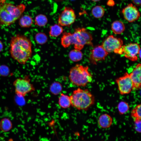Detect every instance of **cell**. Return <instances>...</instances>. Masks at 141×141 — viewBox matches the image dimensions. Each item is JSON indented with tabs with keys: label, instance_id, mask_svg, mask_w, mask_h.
I'll use <instances>...</instances> for the list:
<instances>
[{
	"label": "cell",
	"instance_id": "5bb4252c",
	"mask_svg": "<svg viewBox=\"0 0 141 141\" xmlns=\"http://www.w3.org/2000/svg\"><path fill=\"white\" fill-rule=\"evenodd\" d=\"M113 122L111 116L107 114H104L101 115L98 120L99 126L103 128H107L110 127Z\"/></svg>",
	"mask_w": 141,
	"mask_h": 141
},
{
	"label": "cell",
	"instance_id": "d6986e66",
	"mask_svg": "<svg viewBox=\"0 0 141 141\" xmlns=\"http://www.w3.org/2000/svg\"><path fill=\"white\" fill-rule=\"evenodd\" d=\"M33 23L32 18L28 15L22 16L20 19L19 24L22 27L28 28L30 27Z\"/></svg>",
	"mask_w": 141,
	"mask_h": 141
},
{
	"label": "cell",
	"instance_id": "ba28073f",
	"mask_svg": "<svg viewBox=\"0 0 141 141\" xmlns=\"http://www.w3.org/2000/svg\"><path fill=\"white\" fill-rule=\"evenodd\" d=\"M116 82L119 92L121 95L128 94L133 90L132 82L129 74L127 72L117 79Z\"/></svg>",
	"mask_w": 141,
	"mask_h": 141
},
{
	"label": "cell",
	"instance_id": "484cf974",
	"mask_svg": "<svg viewBox=\"0 0 141 141\" xmlns=\"http://www.w3.org/2000/svg\"><path fill=\"white\" fill-rule=\"evenodd\" d=\"M117 107L119 113L120 115L125 114L130 109V106L128 103L124 101L120 102L118 104Z\"/></svg>",
	"mask_w": 141,
	"mask_h": 141
},
{
	"label": "cell",
	"instance_id": "d6a6232c",
	"mask_svg": "<svg viewBox=\"0 0 141 141\" xmlns=\"http://www.w3.org/2000/svg\"><path fill=\"white\" fill-rule=\"evenodd\" d=\"M91 0L93 2H96L99 1L101 0Z\"/></svg>",
	"mask_w": 141,
	"mask_h": 141
},
{
	"label": "cell",
	"instance_id": "4fadbf2b",
	"mask_svg": "<svg viewBox=\"0 0 141 141\" xmlns=\"http://www.w3.org/2000/svg\"><path fill=\"white\" fill-rule=\"evenodd\" d=\"M133 83V90H138L141 86V66L137 65L133 71L129 74Z\"/></svg>",
	"mask_w": 141,
	"mask_h": 141
},
{
	"label": "cell",
	"instance_id": "30bf717a",
	"mask_svg": "<svg viewBox=\"0 0 141 141\" xmlns=\"http://www.w3.org/2000/svg\"><path fill=\"white\" fill-rule=\"evenodd\" d=\"M140 49L139 45L137 43L123 45L121 47V55L131 61H136L138 60L137 55Z\"/></svg>",
	"mask_w": 141,
	"mask_h": 141
},
{
	"label": "cell",
	"instance_id": "7402d4cb",
	"mask_svg": "<svg viewBox=\"0 0 141 141\" xmlns=\"http://www.w3.org/2000/svg\"><path fill=\"white\" fill-rule=\"evenodd\" d=\"M35 24L40 27L45 26L48 22V19L46 16L43 14L37 15L35 19Z\"/></svg>",
	"mask_w": 141,
	"mask_h": 141
},
{
	"label": "cell",
	"instance_id": "6da1fadb",
	"mask_svg": "<svg viewBox=\"0 0 141 141\" xmlns=\"http://www.w3.org/2000/svg\"><path fill=\"white\" fill-rule=\"evenodd\" d=\"M10 44L11 57L20 63L25 64L32 54L31 40L25 35L17 34L11 38Z\"/></svg>",
	"mask_w": 141,
	"mask_h": 141
},
{
	"label": "cell",
	"instance_id": "f546056e",
	"mask_svg": "<svg viewBox=\"0 0 141 141\" xmlns=\"http://www.w3.org/2000/svg\"><path fill=\"white\" fill-rule=\"evenodd\" d=\"M133 2L136 6H139L141 5V0H132Z\"/></svg>",
	"mask_w": 141,
	"mask_h": 141
},
{
	"label": "cell",
	"instance_id": "f1b7e54d",
	"mask_svg": "<svg viewBox=\"0 0 141 141\" xmlns=\"http://www.w3.org/2000/svg\"><path fill=\"white\" fill-rule=\"evenodd\" d=\"M134 128L137 132H141V120H137L134 121Z\"/></svg>",
	"mask_w": 141,
	"mask_h": 141
},
{
	"label": "cell",
	"instance_id": "277c9868",
	"mask_svg": "<svg viewBox=\"0 0 141 141\" xmlns=\"http://www.w3.org/2000/svg\"><path fill=\"white\" fill-rule=\"evenodd\" d=\"M69 78L70 82L75 86H85L92 80V75L88 66L77 64L70 69Z\"/></svg>",
	"mask_w": 141,
	"mask_h": 141
},
{
	"label": "cell",
	"instance_id": "d4e9b609",
	"mask_svg": "<svg viewBox=\"0 0 141 141\" xmlns=\"http://www.w3.org/2000/svg\"><path fill=\"white\" fill-rule=\"evenodd\" d=\"M62 86L61 84L57 81L51 84L50 87L51 93L55 95H58L62 90Z\"/></svg>",
	"mask_w": 141,
	"mask_h": 141
},
{
	"label": "cell",
	"instance_id": "e575fe53",
	"mask_svg": "<svg viewBox=\"0 0 141 141\" xmlns=\"http://www.w3.org/2000/svg\"><path fill=\"white\" fill-rule=\"evenodd\" d=\"M1 0H0V7L1 6Z\"/></svg>",
	"mask_w": 141,
	"mask_h": 141
},
{
	"label": "cell",
	"instance_id": "e0dca14e",
	"mask_svg": "<svg viewBox=\"0 0 141 141\" xmlns=\"http://www.w3.org/2000/svg\"><path fill=\"white\" fill-rule=\"evenodd\" d=\"M112 30L115 34H120L124 31L125 26L122 22L117 20L114 21L112 24L111 26Z\"/></svg>",
	"mask_w": 141,
	"mask_h": 141
},
{
	"label": "cell",
	"instance_id": "52a82bcc",
	"mask_svg": "<svg viewBox=\"0 0 141 141\" xmlns=\"http://www.w3.org/2000/svg\"><path fill=\"white\" fill-rule=\"evenodd\" d=\"M76 19L74 10L70 7H65L58 16V24L62 26L68 27L74 22Z\"/></svg>",
	"mask_w": 141,
	"mask_h": 141
},
{
	"label": "cell",
	"instance_id": "836d02e7",
	"mask_svg": "<svg viewBox=\"0 0 141 141\" xmlns=\"http://www.w3.org/2000/svg\"><path fill=\"white\" fill-rule=\"evenodd\" d=\"M55 0L57 2H60V1H62L63 0Z\"/></svg>",
	"mask_w": 141,
	"mask_h": 141
},
{
	"label": "cell",
	"instance_id": "8992f818",
	"mask_svg": "<svg viewBox=\"0 0 141 141\" xmlns=\"http://www.w3.org/2000/svg\"><path fill=\"white\" fill-rule=\"evenodd\" d=\"M13 84L15 93L19 97H24L27 94L35 90L28 75H26L24 78L16 79L14 81Z\"/></svg>",
	"mask_w": 141,
	"mask_h": 141
},
{
	"label": "cell",
	"instance_id": "4dcf8cb0",
	"mask_svg": "<svg viewBox=\"0 0 141 141\" xmlns=\"http://www.w3.org/2000/svg\"><path fill=\"white\" fill-rule=\"evenodd\" d=\"M3 44L2 42L0 40V52L3 50Z\"/></svg>",
	"mask_w": 141,
	"mask_h": 141
},
{
	"label": "cell",
	"instance_id": "5b68a950",
	"mask_svg": "<svg viewBox=\"0 0 141 141\" xmlns=\"http://www.w3.org/2000/svg\"><path fill=\"white\" fill-rule=\"evenodd\" d=\"M73 34V44L75 49L81 50L85 45L93 46L92 36L85 28H76Z\"/></svg>",
	"mask_w": 141,
	"mask_h": 141
},
{
	"label": "cell",
	"instance_id": "603a6c76",
	"mask_svg": "<svg viewBox=\"0 0 141 141\" xmlns=\"http://www.w3.org/2000/svg\"><path fill=\"white\" fill-rule=\"evenodd\" d=\"M91 13L95 17L99 18L103 16L105 13V10L103 7L101 6L97 5L92 9Z\"/></svg>",
	"mask_w": 141,
	"mask_h": 141
},
{
	"label": "cell",
	"instance_id": "7c38bea8",
	"mask_svg": "<svg viewBox=\"0 0 141 141\" xmlns=\"http://www.w3.org/2000/svg\"><path fill=\"white\" fill-rule=\"evenodd\" d=\"M108 54V53L101 45L98 46L94 48L91 51L90 60L92 63L95 64L98 61L104 60Z\"/></svg>",
	"mask_w": 141,
	"mask_h": 141
},
{
	"label": "cell",
	"instance_id": "3957f363",
	"mask_svg": "<svg viewBox=\"0 0 141 141\" xmlns=\"http://www.w3.org/2000/svg\"><path fill=\"white\" fill-rule=\"evenodd\" d=\"M22 4L17 6L5 3L0 7V27L8 26L19 19L25 9Z\"/></svg>",
	"mask_w": 141,
	"mask_h": 141
},
{
	"label": "cell",
	"instance_id": "7a4b0ae2",
	"mask_svg": "<svg viewBox=\"0 0 141 141\" xmlns=\"http://www.w3.org/2000/svg\"><path fill=\"white\" fill-rule=\"evenodd\" d=\"M70 97L71 106L79 110H86L95 102L94 96L87 89L79 87L74 90Z\"/></svg>",
	"mask_w": 141,
	"mask_h": 141
},
{
	"label": "cell",
	"instance_id": "83f0119b",
	"mask_svg": "<svg viewBox=\"0 0 141 141\" xmlns=\"http://www.w3.org/2000/svg\"><path fill=\"white\" fill-rule=\"evenodd\" d=\"M10 69L7 66L2 65L0 66V75L2 76L6 77L10 73Z\"/></svg>",
	"mask_w": 141,
	"mask_h": 141
},
{
	"label": "cell",
	"instance_id": "2e32d148",
	"mask_svg": "<svg viewBox=\"0 0 141 141\" xmlns=\"http://www.w3.org/2000/svg\"><path fill=\"white\" fill-rule=\"evenodd\" d=\"M58 104L60 107L62 108H69L71 106L70 96L61 93L58 98Z\"/></svg>",
	"mask_w": 141,
	"mask_h": 141
},
{
	"label": "cell",
	"instance_id": "8fae6325",
	"mask_svg": "<svg viewBox=\"0 0 141 141\" xmlns=\"http://www.w3.org/2000/svg\"><path fill=\"white\" fill-rule=\"evenodd\" d=\"M125 19L129 22H133L138 20L140 14L137 8L132 4H129L122 10Z\"/></svg>",
	"mask_w": 141,
	"mask_h": 141
},
{
	"label": "cell",
	"instance_id": "9c48e42d",
	"mask_svg": "<svg viewBox=\"0 0 141 141\" xmlns=\"http://www.w3.org/2000/svg\"><path fill=\"white\" fill-rule=\"evenodd\" d=\"M123 41L120 38L116 37L113 35L107 37L104 41L102 46L108 53L115 52L122 47Z\"/></svg>",
	"mask_w": 141,
	"mask_h": 141
},
{
	"label": "cell",
	"instance_id": "ac0fdd59",
	"mask_svg": "<svg viewBox=\"0 0 141 141\" xmlns=\"http://www.w3.org/2000/svg\"><path fill=\"white\" fill-rule=\"evenodd\" d=\"M63 31L62 26L58 24H55L50 27L49 34L51 37H57L62 33Z\"/></svg>",
	"mask_w": 141,
	"mask_h": 141
},
{
	"label": "cell",
	"instance_id": "1f68e13d",
	"mask_svg": "<svg viewBox=\"0 0 141 141\" xmlns=\"http://www.w3.org/2000/svg\"><path fill=\"white\" fill-rule=\"evenodd\" d=\"M141 50L140 49V50L139 51V53H138V55L139 56V57H140V58H141Z\"/></svg>",
	"mask_w": 141,
	"mask_h": 141
},
{
	"label": "cell",
	"instance_id": "9a60e30c",
	"mask_svg": "<svg viewBox=\"0 0 141 141\" xmlns=\"http://www.w3.org/2000/svg\"><path fill=\"white\" fill-rule=\"evenodd\" d=\"M73 33L65 32L63 34L61 39V44L64 48L68 47L73 44Z\"/></svg>",
	"mask_w": 141,
	"mask_h": 141
},
{
	"label": "cell",
	"instance_id": "4316f807",
	"mask_svg": "<svg viewBox=\"0 0 141 141\" xmlns=\"http://www.w3.org/2000/svg\"><path fill=\"white\" fill-rule=\"evenodd\" d=\"M48 39L47 35L43 32L37 33L35 36V39L36 43L39 44H43L45 43Z\"/></svg>",
	"mask_w": 141,
	"mask_h": 141
},
{
	"label": "cell",
	"instance_id": "cb8c5ba5",
	"mask_svg": "<svg viewBox=\"0 0 141 141\" xmlns=\"http://www.w3.org/2000/svg\"><path fill=\"white\" fill-rule=\"evenodd\" d=\"M131 117L134 121L141 120V104H139L132 110L131 112Z\"/></svg>",
	"mask_w": 141,
	"mask_h": 141
},
{
	"label": "cell",
	"instance_id": "44dd1931",
	"mask_svg": "<svg viewBox=\"0 0 141 141\" xmlns=\"http://www.w3.org/2000/svg\"><path fill=\"white\" fill-rule=\"evenodd\" d=\"M12 124L10 119L5 118L2 119L0 122V128L3 131L6 132L12 128Z\"/></svg>",
	"mask_w": 141,
	"mask_h": 141
},
{
	"label": "cell",
	"instance_id": "ffe728a7",
	"mask_svg": "<svg viewBox=\"0 0 141 141\" xmlns=\"http://www.w3.org/2000/svg\"><path fill=\"white\" fill-rule=\"evenodd\" d=\"M83 54L80 50L74 49L69 52V57L70 60L73 62H78L81 60Z\"/></svg>",
	"mask_w": 141,
	"mask_h": 141
}]
</instances>
